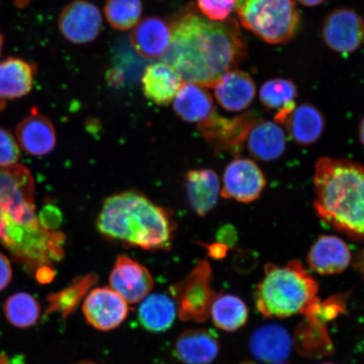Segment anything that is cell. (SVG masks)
Listing matches in <instances>:
<instances>
[{
    "label": "cell",
    "mask_w": 364,
    "mask_h": 364,
    "mask_svg": "<svg viewBox=\"0 0 364 364\" xmlns=\"http://www.w3.org/2000/svg\"><path fill=\"white\" fill-rule=\"evenodd\" d=\"M7 321L16 328L27 329L38 321L41 306L36 299L29 294L19 292L6 299L4 306Z\"/></svg>",
    "instance_id": "obj_28"
},
{
    "label": "cell",
    "mask_w": 364,
    "mask_h": 364,
    "mask_svg": "<svg viewBox=\"0 0 364 364\" xmlns=\"http://www.w3.org/2000/svg\"><path fill=\"white\" fill-rule=\"evenodd\" d=\"M97 228L104 237L127 247L167 250L174 237L176 223L146 196L127 191L105 200Z\"/></svg>",
    "instance_id": "obj_4"
},
{
    "label": "cell",
    "mask_w": 364,
    "mask_h": 364,
    "mask_svg": "<svg viewBox=\"0 0 364 364\" xmlns=\"http://www.w3.org/2000/svg\"><path fill=\"white\" fill-rule=\"evenodd\" d=\"M171 33L162 62L174 68L182 80L203 87H213L247 56V42L234 19L212 21L189 9L171 23Z\"/></svg>",
    "instance_id": "obj_1"
},
{
    "label": "cell",
    "mask_w": 364,
    "mask_h": 364,
    "mask_svg": "<svg viewBox=\"0 0 364 364\" xmlns=\"http://www.w3.org/2000/svg\"><path fill=\"white\" fill-rule=\"evenodd\" d=\"M108 83L112 86H120L124 82V75L121 70L113 68L107 73Z\"/></svg>",
    "instance_id": "obj_35"
},
{
    "label": "cell",
    "mask_w": 364,
    "mask_h": 364,
    "mask_svg": "<svg viewBox=\"0 0 364 364\" xmlns=\"http://www.w3.org/2000/svg\"><path fill=\"white\" fill-rule=\"evenodd\" d=\"M317 293L315 279L300 262L294 260L285 267L267 264L255 299L264 316L286 318L306 314L318 302Z\"/></svg>",
    "instance_id": "obj_5"
},
{
    "label": "cell",
    "mask_w": 364,
    "mask_h": 364,
    "mask_svg": "<svg viewBox=\"0 0 364 364\" xmlns=\"http://www.w3.org/2000/svg\"><path fill=\"white\" fill-rule=\"evenodd\" d=\"M216 237L220 241L218 243L225 245L229 248L235 243L237 234L233 227L225 225L217 232Z\"/></svg>",
    "instance_id": "obj_34"
},
{
    "label": "cell",
    "mask_w": 364,
    "mask_h": 364,
    "mask_svg": "<svg viewBox=\"0 0 364 364\" xmlns=\"http://www.w3.org/2000/svg\"><path fill=\"white\" fill-rule=\"evenodd\" d=\"M109 283L129 304L142 301L154 287L152 275L147 268L127 256L117 257Z\"/></svg>",
    "instance_id": "obj_13"
},
{
    "label": "cell",
    "mask_w": 364,
    "mask_h": 364,
    "mask_svg": "<svg viewBox=\"0 0 364 364\" xmlns=\"http://www.w3.org/2000/svg\"><path fill=\"white\" fill-rule=\"evenodd\" d=\"M36 68L33 63L11 57L0 63V113L6 103L28 95L33 88Z\"/></svg>",
    "instance_id": "obj_16"
},
{
    "label": "cell",
    "mask_w": 364,
    "mask_h": 364,
    "mask_svg": "<svg viewBox=\"0 0 364 364\" xmlns=\"http://www.w3.org/2000/svg\"><path fill=\"white\" fill-rule=\"evenodd\" d=\"M210 315L213 324L225 331H237L247 321V306L240 298L231 294L216 297L212 304Z\"/></svg>",
    "instance_id": "obj_27"
},
{
    "label": "cell",
    "mask_w": 364,
    "mask_h": 364,
    "mask_svg": "<svg viewBox=\"0 0 364 364\" xmlns=\"http://www.w3.org/2000/svg\"><path fill=\"white\" fill-rule=\"evenodd\" d=\"M314 185L318 218L350 239L364 241V166L322 157L316 165Z\"/></svg>",
    "instance_id": "obj_3"
},
{
    "label": "cell",
    "mask_w": 364,
    "mask_h": 364,
    "mask_svg": "<svg viewBox=\"0 0 364 364\" xmlns=\"http://www.w3.org/2000/svg\"><path fill=\"white\" fill-rule=\"evenodd\" d=\"M250 348L255 356L267 363H280L289 357L290 336L279 326H267L255 332Z\"/></svg>",
    "instance_id": "obj_26"
},
{
    "label": "cell",
    "mask_w": 364,
    "mask_h": 364,
    "mask_svg": "<svg viewBox=\"0 0 364 364\" xmlns=\"http://www.w3.org/2000/svg\"><path fill=\"white\" fill-rule=\"evenodd\" d=\"M65 235L46 227L36 213L35 181L17 164L0 169V245L30 272L52 267L65 256Z\"/></svg>",
    "instance_id": "obj_2"
},
{
    "label": "cell",
    "mask_w": 364,
    "mask_h": 364,
    "mask_svg": "<svg viewBox=\"0 0 364 364\" xmlns=\"http://www.w3.org/2000/svg\"><path fill=\"white\" fill-rule=\"evenodd\" d=\"M4 47V38L1 33H0V56H1V53Z\"/></svg>",
    "instance_id": "obj_40"
},
{
    "label": "cell",
    "mask_w": 364,
    "mask_h": 364,
    "mask_svg": "<svg viewBox=\"0 0 364 364\" xmlns=\"http://www.w3.org/2000/svg\"><path fill=\"white\" fill-rule=\"evenodd\" d=\"M220 352L216 335L206 329L188 330L176 341V357L184 364H209Z\"/></svg>",
    "instance_id": "obj_19"
},
{
    "label": "cell",
    "mask_w": 364,
    "mask_h": 364,
    "mask_svg": "<svg viewBox=\"0 0 364 364\" xmlns=\"http://www.w3.org/2000/svg\"><path fill=\"white\" fill-rule=\"evenodd\" d=\"M12 277L11 263L6 255L0 252V292L10 285Z\"/></svg>",
    "instance_id": "obj_33"
},
{
    "label": "cell",
    "mask_w": 364,
    "mask_h": 364,
    "mask_svg": "<svg viewBox=\"0 0 364 364\" xmlns=\"http://www.w3.org/2000/svg\"><path fill=\"white\" fill-rule=\"evenodd\" d=\"M33 0H13L14 4L18 9H24L29 6Z\"/></svg>",
    "instance_id": "obj_38"
},
{
    "label": "cell",
    "mask_w": 364,
    "mask_h": 364,
    "mask_svg": "<svg viewBox=\"0 0 364 364\" xmlns=\"http://www.w3.org/2000/svg\"><path fill=\"white\" fill-rule=\"evenodd\" d=\"M77 364H95V363H90V362H82V363H77Z\"/></svg>",
    "instance_id": "obj_41"
},
{
    "label": "cell",
    "mask_w": 364,
    "mask_h": 364,
    "mask_svg": "<svg viewBox=\"0 0 364 364\" xmlns=\"http://www.w3.org/2000/svg\"><path fill=\"white\" fill-rule=\"evenodd\" d=\"M176 304L163 294L147 295L139 308V320L145 330L163 332L169 330L177 316Z\"/></svg>",
    "instance_id": "obj_25"
},
{
    "label": "cell",
    "mask_w": 364,
    "mask_h": 364,
    "mask_svg": "<svg viewBox=\"0 0 364 364\" xmlns=\"http://www.w3.org/2000/svg\"><path fill=\"white\" fill-rule=\"evenodd\" d=\"M171 26L158 17H148L139 21L130 34V42L141 57L161 58L171 43Z\"/></svg>",
    "instance_id": "obj_18"
},
{
    "label": "cell",
    "mask_w": 364,
    "mask_h": 364,
    "mask_svg": "<svg viewBox=\"0 0 364 364\" xmlns=\"http://www.w3.org/2000/svg\"><path fill=\"white\" fill-rule=\"evenodd\" d=\"M258 119L256 114L250 112L229 119L215 112L198 127L203 138L217 151L237 153Z\"/></svg>",
    "instance_id": "obj_9"
},
{
    "label": "cell",
    "mask_w": 364,
    "mask_h": 364,
    "mask_svg": "<svg viewBox=\"0 0 364 364\" xmlns=\"http://www.w3.org/2000/svg\"><path fill=\"white\" fill-rule=\"evenodd\" d=\"M323 364H333V363H323Z\"/></svg>",
    "instance_id": "obj_42"
},
{
    "label": "cell",
    "mask_w": 364,
    "mask_h": 364,
    "mask_svg": "<svg viewBox=\"0 0 364 364\" xmlns=\"http://www.w3.org/2000/svg\"><path fill=\"white\" fill-rule=\"evenodd\" d=\"M185 186L190 206L198 215H207L216 206L220 183L213 170L188 171L185 177Z\"/></svg>",
    "instance_id": "obj_22"
},
{
    "label": "cell",
    "mask_w": 364,
    "mask_h": 364,
    "mask_svg": "<svg viewBox=\"0 0 364 364\" xmlns=\"http://www.w3.org/2000/svg\"><path fill=\"white\" fill-rule=\"evenodd\" d=\"M223 184V198L249 203L260 197L267 181L261 168L252 159L236 158L227 166Z\"/></svg>",
    "instance_id": "obj_10"
},
{
    "label": "cell",
    "mask_w": 364,
    "mask_h": 364,
    "mask_svg": "<svg viewBox=\"0 0 364 364\" xmlns=\"http://www.w3.org/2000/svg\"><path fill=\"white\" fill-rule=\"evenodd\" d=\"M143 92L149 101L166 106L174 100L182 85V79L174 68L161 62L152 63L142 78Z\"/></svg>",
    "instance_id": "obj_21"
},
{
    "label": "cell",
    "mask_w": 364,
    "mask_h": 364,
    "mask_svg": "<svg viewBox=\"0 0 364 364\" xmlns=\"http://www.w3.org/2000/svg\"><path fill=\"white\" fill-rule=\"evenodd\" d=\"M236 11L245 29L270 44L289 43L299 26L294 0H237Z\"/></svg>",
    "instance_id": "obj_6"
},
{
    "label": "cell",
    "mask_w": 364,
    "mask_h": 364,
    "mask_svg": "<svg viewBox=\"0 0 364 364\" xmlns=\"http://www.w3.org/2000/svg\"><path fill=\"white\" fill-rule=\"evenodd\" d=\"M297 1L304 6L313 7L325 2L326 0H297Z\"/></svg>",
    "instance_id": "obj_37"
},
{
    "label": "cell",
    "mask_w": 364,
    "mask_h": 364,
    "mask_svg": "<svg viewBox=\"0 0 364 364\" xmlns=\"http://www.w3.org/2000/svg\"><path fill=\"white\" fill-rule=\"evenodd\" d=\"M141 0H107L104 11L113 28L127 31L138 24L142 15Z\"/></svg>",
    "instance_id": "obj_29"
},
{
    "label": "cell",
    "mask_w": 364,
    "mask_h": 364,
    "mask_svg": "<svg viewBox=\"0 0 364 364\" xmlns=\"http://www.w3.org/2000/svg\"><path fill=\"white\" fill-rule=\"evenodd\" d=\"M359 139H360L361 143L364 146V117L359 124L358 129Z\"/></svg>",
    "instance_id": "obj_39"
},
{
    "label": "cell",
    "mask_w": 364,
    "mask_h": 364,
    "mask_svg": "<svg viewBox=\"0 0 364 364\" xmlns=\"http://www.w3.org/2000/svg\"><path fill=\"white\" fill-rule=\"evenodd\" d=\"M215 94L218 104L229 112H241L252 105L257 87L247 72L231 70L216 82Z\"/></svg>",
    "instance_id": "obj_15"
},
{
    "label": "cell",
    "mask_w": 364,
    "mask_h": 364,
    "mask_svg": "<svg viewBox=\"0 0 364 364\" xmlns=\"http://www.w3.org/2000/svg\"><path fill=\"white\" fill-rule=\"evenodd\" d=\"M322 39L332 51L352 53L364 42V20L352 9L338 8L325 18Z\"/></svg>",
    "instance_id": "obj_8"
},
{
    "label": "cell",
    "mask_w": 364,
    "mask_h": 364,
    "mask_svg": "<svg viewBox=\"0 0 364 364\" xmlns=\"http://www.w3.org/2000/svg\"><path fill=\"white\" fill-rule=\"evenodd\" d=\"M20 159L21 148L15 135L0 127V169L17 165Z\"/></svg>",
    "instance_id": "obj_31"
},
{
    "label": "cell",
    "mask_w": 364,
    "mask_h": 364,
    "mask_svg": "<svg viewBox=\"0 0 364 364\" xmlns=\"http://www.w3.org/2000/svg\"><path fill=\"white\" fill-rule=\"evenodd\" d=\"M211 267L200 262L182 283L175 286L177 311L183 321L202 322L210 315L215 294L210 285Z\"/></svg>",
    "instance_id": "obj_7"
},
{
    "label": "cell",
    "mask_w": 364,
    "mask_h": 364,
    "mask_svg": "<svg viewBox=\"0 0 364 364\" xmlns=\"http://www.w3.org/2000/svg\"><path fill=\"white\" fill-rule=\"evenodd\" d=\"M291 139L301 146L317 142L324 133L326 121L323 113L311 103L296 106L284 124Z\"/></svg>",
    "instance_id": "obj_23"
},
{
    "label": "cell",
    "mask_w": 364,
    "mask_h": 364,
    "mask_svg": "<svg viewBox=\"0 0 364 364\" xmlns=\"http://www.w3.org/2000/svg\"><path fill=\"white\" fill-rule=\"evenodd\" d=\"M279 364H282V363H279Z\"/></svg>",
    "instance_id": "obj_43"
},
{
    "label": "cell",
    "mask_w": 364,
    "mask_h": 364,
    "mask_svg": "<svg viewBox=\"0 0 364 364\" xmlns=\"http://www.w3.org/2000/svg\"><path fill=\"white\" fill-rule=\"evenodd\" d=\"M99 9L86 0H75L60 14L58 28L63 38L75 44H85L97 39L102 27Z\"/></svg>",
    "instance_id": "obj_12"
},
{
    "label": "cell",
    "mask_w": 364,
    "mask_h": 364,
    "mask_svg": "<svg viewBox=\"0 0 364 364\" xmlns=\"http://www.w3.org/2000/svg\"><path fill=\"white\" fill-rule=\"evenodd\" d=\"M252 156L264 162L274 161L283 156L286 149V136L276 122L258 119L250 129L247 140Z\"/></svg>",
    "instance_id": "obj_20"
},
{
    "label": "cell",
    "mask_w": 364,
    "mask_h": 364,
    "mask_svg": "<svg viewBox=\"0 0 364 364\" xmlns=\"http://www.w3.org/2000/svg\"><path fill=\"white\" fill-rule=\"evenodd\" d=\"M202 15L212 21L228 19L237 4V0H198Z\"/></svg>",
    "instance_id": "obj_32"
},
{
    "label": "cell",
    "mask_w": 364,
    "mask_h": 364,
    "mask_svg": "<svg viewBox=\"0 0 364 364\" xmlns=\"http://www.w3.org/2000/svg\"><path fill=\"white\" fill-rule=\"evenodd\" d=\"M16 139L20 148L33 156H43L56 146L57 136L52 122L33 109L16 127Z\"/></svg>",
    "instance_id": "obj_14"
},
{
    "label": "cell",
    "mask_w": 364,
    "mask_h": 364,
    "mask_svg": "<svg viewBox=\"0 0 364 364\" xmlns=\"http://www.w3.org/2000/svg\"><path fill=\"white\" fill-rule=\"evenodd\" d=\"M351 252L344 241L334 235H321L309 250V267L321 275L344 272L351 262Z\"/></svg>",
    "instance_id": "obj_17"
},
{
    "label": "cell",
    "mask_w": 364,
    "mask_h": 364,
    "mask_svg": "<svg viewBox=\"0 0 364 364\" xmlns=\"http://www.w3.org/2000/svg\"><path fill=\"white\" fill-rule=\"evenodd\" d=\"M129 304L111 287L91 290L83 304L86 321L94 328L109 331L115 330L129 316Z\"/></svg>",
    "instance_id": "obj_11"
},
{
    "label": "cell",
    "mask_w": 364,
    "mask_h": 364,
    "mask_svg": "<svg viewBox=\"0 0 364 364\" xmlns=\"http://www.w3.org/2000/svg\"><path fill=\"white\" fill-rule=\"evenodd\" d=\"M209 255L213 258H222L225 256L228 247L221 243H216L208 247Z\"/></svg>",
    "instance_id": "obj_36"
},
{
    "label": "cell",
    "mask_w": 364,
    "mask_h": 364,
    "mask_svg": "<svg viewBox=\"0 0 364 364\" xmlns=\"http://www.w3.org/2000/svg\"><path fill=\"white\" fill-rule=\"evenodd\" d=\"M177 116L188 122L200 124L216 112L213 98L203 86L185 82L173 100Z\"/></svg>",
    "instance_id": "obj_24"
},
{
    "label": "cell",
    "mask_w": 364,
    "mask_h": 364,
    "mask_svg": "<svg viewBox=\"0 0 364 364\" xmlns=\"http://www.w3.org/2000/svg\"><path fill=\"white\" fill-rule=\"evenodd\" d=\"M297 95V86L292 80L283 78L267 80L262 85L259 93L264 107L277 111L294 102Z\"/></svg>",
    "instance_id": "obj_30"
}]
</instances>
